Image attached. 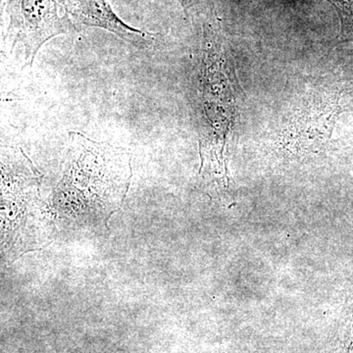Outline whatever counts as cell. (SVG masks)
<instances>
[{
    "label": "cell",
    "mask_w": 353,
    "mask_h": 353,
    "mask_svg": "<svg viewBox=\"0 0 353 353\" xmlns=\"http://www.w3.org/2000/svg\"><path fill=\"white\" fill-rule=\"evenodd\" d=\"M129 150L69 132L68 145L52 199L51 211L81 226L108 227L122 206L131 185Z\"/></svg>",
    "instance_id": "1"
},
{
    "label": "cell",
    "mask_w": 353,
    "mask_h": 353,
    "mask_svg": "<svg viewBox=\"0 0 353 353\" xmlns=\"http://www.w3.org/2000/svg\"><path fill=\"white\" fill-rule=\"evenodd\" d=\"M41 182V174L21 148H2V264L48 245L50 223L39 194Z\"/></svg>",
    "instance_id": "2"
},
{
    "label": "cell",
    "mask_w": 353,
    "mask_h": 353,
    "mask_svg": "<svg viewBox=\"0 0 353 353\" xmlns=\"http://www.w3.org/2000/svg\"><path fill=\"white\" fill-rule=\"evenodd\" d=\"M9 23L6 39L14 46L20 44L25 66L31 67L41 48L62 34H74L76 26L57 0H7Z\"/></svg>",
    "instance_id": "3"
},
{
    "label": "cell",
    "mask_w": 353,
    "mask_h": 353,
    "mask_svg": "<svg viewBox=\"0 0 353 353\" xmlns=\"http://www.w3.org/2000/svg\"><path fill=\"white\" fill-rule=\"evenodd\" d=\"M339 92L312 97L290 120L285 132V143L299 154L318 153L326 148L343 108Z\"/></svg>",
    "instance_id": "4"
},
{
    "label": "cell",
    "mask_w": 353,
    "mask_h": 353,
    "mask_svg": "<svg viewBox=\"0 0 353 353\" xmlns=\"http://www.w3.org/2000/svg\"><path fill=\"white\" fill-rule=\"evenodd\" d=\"M70 17L88 27L99 28L136 46L154 43L152 32L136 29L126 24L114 12L108 0H62Z\"/></svg>",
    "instance_id": "5"
},
{
    "label": "cell",
    "mask_w": 353,
    "mask_h": 353,
    "mask_svg": "<svg viewBox=\"0 0 353 353\" xmlns=\"http://www.w3.org/2000/svg\"><path fill=\"white\" fill-rule=\"evenodd\" d=\"M341 21L339 43H353V0H328Z\"/></svg>",
    "instance_id": "6"
},
{
    "label": "cell",
    "mask_w": 353,
    "mask_h": 353,
    "mask_svg": "<svg viewBox=\"0 0 353 353\" xmlns=\"http://www.w3.org/2000/svg\"><path fill=\"white\" fill-rule=\"evenodd\" d=\"M178 1L180 2L181 6L183 7L185 10H188V9L190 8L192 3V0H178Z\"/></svg>",
    "instance_id": "7"
}]
</instances>
